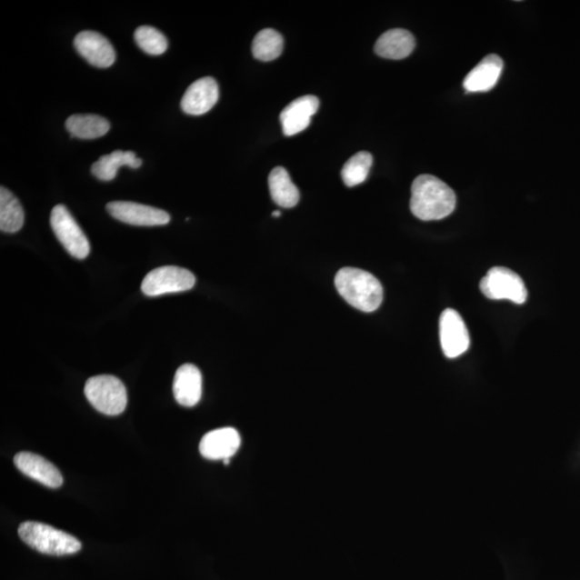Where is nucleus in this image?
Segmentation results:
<instances>
[{
	"mask_svg": "<svg viewBox=\"0 0 580 580\" xmlns=\"http://www.w3.org/2000/svg\"><path fill=\"white\" fill-rule=\"evenodd\" d=\"M241 437L234 428H221L209 432L199 444V451L208 460L230 459L239 451Z\"/></svg>",
	"mask_w": 580,
	"mask_h": 580,
	"instance_id": "obj_13",
	"label": "nucleus"
},
{
	"mask_svg": "<svg viewBox=\"0 0 580 580\" xmlns=\"http://www.w3.org/2000/svg\"><path fill=\"white\" fill-rule=\"evenodd\" d=\"M106 210L115 220L134 226H164L170 222L167 212L130 201H112L106 205Z\"/></svg>",
	"mask_w": 580,
	"mask_h": 580,
	"instance_id": "obj_8",
	"label": "nucleus"
},
{
	"mask_svg": "<svg viewBox=\"0 0 580 580\" xmlns=\"http://www.w3.org/2000/svg\"><path fill=\"white\" fill-rule=\"evenodd\" d=\"M66 128L71 137L90 140L108 134L110 123L100 115H75L68 117Z\"/></svg>",
	"mask_w": 580,
	"mask_h": 580,
	"instance_id": "obj_20",
	"label": "nucleus"
},
{
	"mask_svg": "<svg viewBox=\"0 0 580 580\" xmlns=\"http://www.w3.org/2000/svg\"><path fill=\"white\" fill-rule=\"evenodd\" d=\"M373 164V157L368 152H359L348 159L341 171L343 182L348 187H354L368 179Z\"/></svg>",
	"mask_w": 580,
	"mask_h": 580,
	"instance_id": "obj_23",
	"label": "nucleus"
},
{
	"mask_svg": "<svg viewBox=\"0 0 580 580\" xmlns=\"http://www.w3.org/2000/svg\"><path fill=\"white\" fill-rule=\"evenodd\" d=\"M220 98V87L211 76L195 81L182 98V110L189 115H203L215 106Z\"/></svg>",
	"mask_w": 580,
	"mask_h": 580,
	"instance_id": "obj_11",
	"label": "nucleus"
},
{
	"mask_svg": "<svg viewBox=\"0 0 580 580\" xmlns=\"http://www.w3.org/2000/svg\"><path fill=\"white\" fill-rule=\"evenodd\" d=\"M284 40L282 35L275 29L265 28L260 31L253 40L254 57L262 62L275 61L282 55Z\"/></svg>",
	"mask_w": 580,
	"mask_h": 580,
	"instance_id": "obj_22",
	"label": "nucleus"
},
{
	"mask_svg": "<svg viewBox=\"0 0 580 580\" xmlns=\"http://www.w3.org/2000/svg\"><path fill=\"white\" fill-rule=\"evenodd\" d=\"M482 293L493 300H511L524 305L528 298V290L516 272L505 267H495L487 272L479 284Z\"/></svg>",
	"mask_w": 580,
	"mask_h": 580,
	"instance_id": "obj_5",
	"label": "nucleus"
},
{
	"mask_svg": "<svg viewBox=\"0 0 580 580\" xmlns=\"http://www.w3.org/2000/svg\"><path fill=\"white\" fill-rule=\"evenodd\" d=\"M319 108V100L312 95L295 99L281 112L280 121L285 135H295L309 127L311 118Z\"/></svg>",
	"mask_w": 580,
	"mask_h": 580,
	"instance_id": "obj_14",
	"label": "nucleus"
},
{
	"mask_svg": "<svg viewBox=\"0 0 580 580\" xmlns=\"http://www.w3.org/2000/svg\"><path fill=\"white\" fill-rule=\"evenodd\" d=\"M223 461L225 465H228L230 464V459H225Z\"/></svg>",
	"mask_w": 580,
	"mask_h": 580,
	"instance_id": "obj_26",
	"label": "nucleus"
},
{
	"mask_svg": "<svg viewBox=\"0 0 580 580\" xmlns=\"http://www.w3.org/2000/svg\"><path fill=\"white\" fill-rule=\"evenodd\" d=\"M269 188L272 199L282 208H294L298 205L300 193L285 168L276 167L271 171Z\"/></svg>",
	"mask_w": 580,
	"mask_h": 580,
	"instance_id": "obj_18",
	"label": "nucleus"
},
{
	"mask_svg": "<svg viewBox=\"0 0 580 580\" xmlns=\"http://www.w3.org/2000/svg\"><path fill=\"white\" fill-rule=\"evenodd\" d=\"M15 465L24 475L35 479V482L43 484L44 486L56 489L62 486L64 479L57 467L41 457L28 452H22L15 455Z\"/></svg>",
	"mask_w": 580,
	"mask_h": 580,
	"instance_id": "obj_12",
	"label": "nucleus"
},
{
	"mask_svg": "<svg viewBox=\"0 0 580 580\" xmlns=\"http://www.w3.org/2000/svg\"><path fill=\"white\" fill-rule=\"evenodd\" d=\"M142 161L135 156L132 151L116 150L109 155L102 156L92 165V174L102 181H112L115 179L118 169L123 165H128L133 169L140 168Z\"/></svg>",
	"mask_w": 580,
	"mask_h": 580,
	"instance_id": "obj_19",
	"label": "nucleus"
},
{
	"mask_svg": "<svg viewBox=\"0 0 580 580\" xmlns=\"http://www.w3.org/2000/svg\"><path fill=\"white\" fill-rule=\"evenodd\" d=\"M74 44L79 55L95 67L108 68L115 62V47L102 34L82 32L76 35Z\"/></svg>",
	"mask_w": 580,
	"mask_h": 580,
	"instance_id": "obj_10",
	"label": "nucleus"
},
{
	"mask_svg": "<svg viewBox=\"0 0 580 580\" xmlns=\"http://www.w3.org/2000/svg\"><path fill=\"white\" fill-rule=\"evenodd\" d=\"M196 277L191 271L175 265H165L150 272L142 282V292L147 297H157L165 294L182 293L192 289Z\"/></svg>",
	"mask_w": 580,
	"mask_h": 580,
	"instance_id": "obj_7",
	"label": "nucleus"
},
{
	"mask_svg": "<svg viewBox=\"0 0 580 580\" xmlns=\"http://www.w3.org/2000/svg\"><path fill=\"white\" fill-rule=\"evenodd\" d=\"M415 45V38L410 32L395 28L384 33L377 39L375 51L378 56L398 61L410 56Z\"/></svg>",
	"mask_w": 580,
	"mask_h": 580,
	"instance_id": "obj_17",
	"label": "nucleus"
},
{
	"mask_svg": "<svg viewBox=\"0 0 580 580\" xmlns=\"http://www.w3.org/2000/svg\"><path fill=\"white\" fill-rule=\"evenodd\" d=\"M19 535L29 547L45 555H74L80 552L82 547L78 538L43 523H23L19 528Z\"/></svg>",
	"mask_w": 580,
	"mask_h": 580,
	"instance_id": "obj_3",
	"label": "nucleus"
},
{
	"mask_svg": "<svg viewBox=\"0 0 580 580\" xmlns=\"http://www.w3.org/2000/svg\"><path fill=\"white\" fill-rule=\"evenodd\" d=\"M24 225V211L14 194L4 186L0 188V229L3 233L15 234Z\"/></svg>",
	"mask_w": 580,
	"mask_h": 580,
	"instance_id": "obj_21",
	"label": "nucleus"
},
{
	"mask_svg": "<svg viewBox=\"0 0 580 580\" xmlns=\"http://www.w3.org/2000/svg\"><path fill=\"white\" fill-rule=\"evenodd\" d=\"M335 284L337 292L355 309L371 313L382 305V284L369 272L356 268H343L337 272Z\"/></svg>",
	"mask_w": 580,
	"mask_h": 580,
	"instance_id": "obj_2",
	"label": "nucleus"
},
{
	"mask_svg": "<svg viewBox=\"0 0 580 580\" xmlns=\"http://www.w3.org/2000/svg\"><path fill=\"white\" fill-rule=\"evenodd\" d=\"M440 337L444 355L457 358L470 347V335L463 317L453 309H446L440 317Z\"/></svg>",
	"mask_w": 580,
	"mask_h": 580,
	"instance_id": "obj_9",
	"label": "nucleus"
},
{
	"mask_svg": "<svg viewBox=\"0 0 580 580\" xmlns=\"http://www.w3.org/2000/svg\"><path fill=\"white\" fill-rule=\"evenodd\" d=\"M174 395L177 404L193 407L203 395V375L196 365L186 364L177 369L174 381Z\"/></svg>",
	"mask_w": 580,
	"mask_h": 580,
	"instance_id": "obj_15",
	"label": "nucleus"
},
{
	"mask_svg": "<svg viewBox=\"0 0 580 580\" xmlns=\"http://www.w3.org/2000/svg\"><path fill=\"white\" fill-rule=\"evenodd\" d=\"M85 394L95 410L105 415H120L127 406L125 385L114 375L91 377L85 384Z\"/></svg>",
	"mask_w": 580,
	"mask_h": 580,
	"instance_id": "obj_4",
	"label": "nucleus"
},
{
	"mask_svg": "<svg viewBox=\"0 0 580 580\" xmlns=\"http://www.w3.org/2000/svg\"><path fill=\"white\" fill-rule=\"evenodd\" d=\"M503 61L495 55H487L475 69H472L464 80V87L469 93L489 92L498 83L502 71Z\"/></svg>",
	"mask_w": 580,
	"mask_h": 580,
	"instance_id": "obj_16",
	"label": "nucleus"
},
{
	"mask_svg": "<svg viewBox=\"0 0 580 580\" xmlns=\"http://www.w3.org/2000/svg\"><path fill=\"white\" fill-rule=\"evenodd\" d=\"M411 192V211L419 220L440 221L451 215L455 208V192L435 175L417 176Z\"/></svg>",
	"mask_w": 580,
	"mask_h": 580,
	"instance_id": "obj_1",
	"label": "nucleus"
},
{
	"mask_svg": "<svg viewBox=\"0 0 580 580\" xmlns=\"http://www.w3.org/2000/svg\"><path fill=\"white\" fill-rule=\"evenodd\" d=\"M50 223L56 238L71 256L76 259L88 256L91 252L90 242L66 206H55L51 212Z\"/></svg>",
	"mask_w": 580,
	"mask_h": 580,
	"instance_id": "obj_6",
	"label": "nucleus"
},
{
	"mask_svg": "<svg viewBox=\"0 0 580 580\" xmlns=\"http://www.w3.org/2000/svg\"><path fill=\"white\" fill-rule=\"evenodd\" d=\"M135 41L140 49L149 55H162L168 49V40L165 35L152 26H141L135 29Z\"/></svg>",
	"mask_w": 580,
	"mask_h": 580,
	"instance_id": "obj_24",
	"label": "nucleus"
},
{
	"mask_svg": "<svg viewBox=\"0 0 580 580\" xmlns=\"http://www.w3.org/2000/svg\"><path fill=\"white\" fill-rule=\"evenodd\" d=\"M282 215V213L280 211H275L274 213H272V216L275 217H279Z\"/></svg>",
	"mask_w": 580,
	"mask_h": 580,
	"instance_id": "obj_25",
	"label": "nucleus"
}]
</instances>
